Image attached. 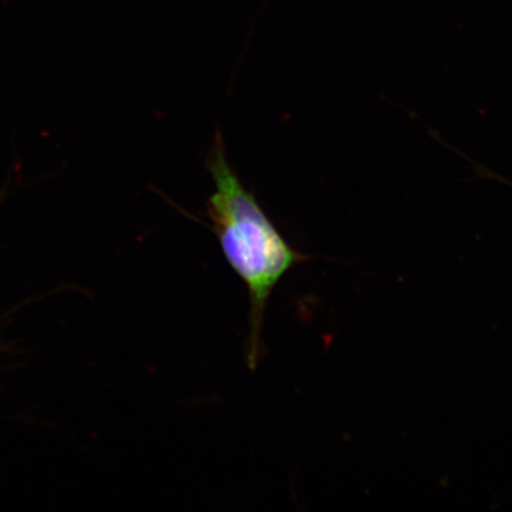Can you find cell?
Listing matches in <instances>:
<instances>
[{"instance_id":"6da1fadb","label":"cell","mask_w":512,"mask_h":512,"mask_svg":"<svg viewBox=\"0 0 512 512\" xmlns=\"http://www.w3.org/2000/svg\"><path fill=\"white\" fill-rule=\"evenodd\" d=\"M226 151L222 133L217 131L207 160L214 190L207 201L206 216L224 259L247 288L246 361L248 368L255 370L265 352L262 331L275 288L288 272L313 256L287 242L258 198L242 183Z\"/></svg>"},{"instance_id":"7a4b0ae2","label":"cell","mask_w":512,"mask_h":512,"mask_svg":"<svg viewBox=\"0 0 512 512\" xmlns=\"http://www.w3.org/2000/svg\"><path fill=\"white\" fill-rule=\"evenodd\" d=\"M6 195H8V189H3L2 191H0V204L3 203V201L6 198Z\"/></svg>"}]
</instances>
